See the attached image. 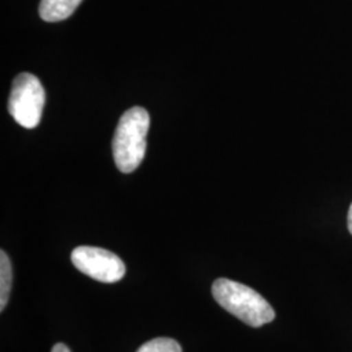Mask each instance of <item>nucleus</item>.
<instances>
[{
    "mask_svg": "<svg viewBox=\"0 0 352 352\" xmlns=\"http://www.w3.org/2000/svg\"><path fill=\"white\" fill-rule=\"evenodd\" d=\"M214 300L248 327H260L276 318L273 307L257 291L239 282L219 278L212 287Z\"/></svg>",
    "mask_w": 352,
    "mask_h": 352,
    "instance_id": "f257e3e1",
    "label": "nucleus"
},
{
    "mask_svg": "<svg viewBox=\"0 0 352 352\" xmlns=\"http://www.w3.org/2000/svg\"><path fill=\"white\" fill-rule=\"evenodd\" d=\"M149 126L151 116L142 107H132L122 115L113 139V161L122 173H133L142 162Z\"/></svg>",
    "mask_w": 352,
    "mask_h": 352,
    "instance_id": "f03ea898",
    "label": "nucleus"
},
{
    "mask_svg": "<svg viewBox=\"0 0 352 352\" xmlns=\"http://www.w3.org/2000/svg\"><path fill=\"white\" fill-rule=\"evenodd\" d=\"M46 93L39 78L32 74H21L13 80L8 101V111L20 126L33 129L39 124Z\"/></svg>",
    "mask_w": 352,
    "mask_h": 352,
    "instance_id": "7ed1b4c3",
    "label": "nucleus"
},
{
    "mask_svg": "<svg viewBox=\"0 0 352 352\" xmlns=\"http://www.w3.org/2000/svg\"><path fill=\"white\" fill-rule=\"evenodd\" d=\"M71 260L78 272L103 283L119 282L126 274V265L122 258L98 247H77L71 254Z\"/></svg>",
    "mask_w": 352,
    "mask_h": 352,
    "instance_id": "20e7f679",
    "label": "nucleus"
},
{
    "mask_svg": "<svg viewBox=\"0 0 352 352\" xmlns=\"http://www.w3.org/2000/svg\"><path fill=\"white\" fill-rule=\"evenodd\" d=\"M82 0H41L39 16L47 23H58L71 17Z\"/></svg>",
    "mask_w": 352,
    "mask_h": 352,
    "instance_id": "39448f33",
    "label": "nucleus"
},
{
    "mask_svg": "<svg viewBox=\"0 0 352 352\" xmlns=\"http://www.w3.org/2000/svg\"><path fill=\"white\" fill-rule=\"evenodd\" d=\"M12 264L8 254L4 251L0 252V311L3 312L12 289Z\"/></svg>",
    "mask_w": 352,
    "mask_h": 352,
    "instance_id": "423d86ee",
    "label": "nucleus"
},
{
    "mask_svg": "<svg viewBox=\"0 0 352 352\" xmlns=\"http://www.w3.org/2000/svg\"><path fill=\"white\" fill-rule=\"evenodd\" d=\"M138 352H183V350L175 340L155 338L144 343Z\"/></svg>",
    "mask_w": 352,
    "mask_h": 352,
    "instance_id": "0eeeda50",
    "label": "nucleus"
},
{
    "mask_svg": "<svg viewBox=\"0 0 352 352\" xmlns=\"http://www.w3.org/2000/svg\"><path fill=\"white\" fill-rule=\"evenodd\" d=\"M51 352H71V350L63 344V343H56L54 347H52V350Z\"/></svg>",
    "mask_w": 352,
    "mask_h": 352,
    "instance_id": "6e6552de",
    "label": "nucleus"
},
{
    "mask_svg": "<svg viewBox=\"0 0 352 352\" xmlns=\"http://www.w3.org/2000/svg\"><path fill=\"white\" fill-rule=\"evenodd\" d=\"M347 227H349V231L352 235V204L349 209V215H347Z\"/></svg>",
    "mask_w": 352,
    "mask_h": 352,
    "instance_id": "1a4fd4ad",
    "label": "nucleus"
}]
</instances>
